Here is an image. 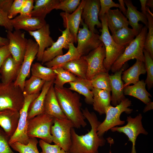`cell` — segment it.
I'll list each match as a JSON object with an SVG mask.
<instances>
[{
	"instance_id": "6da1fadb",
	"label": "cell",
	"mask_w": 153,
	"mask_h": 153,
	"mask_svg": "<svg viewBox=\"0 0 153 153\" xmlns=\"http://www.w3.org/2000/svg\"><path fill=\"white\" fill-rule=\"evenodd\" d=\"M83 115L87 119L91 127L90 130L84 135H79L74 128L71 130V144L69 153H98L99 147L105 145L106 140L103 137L99 136L97 128L101 122L95 114L90 112L86 107L81 109Z\"/></svg>"
},
{
	"instance_id": "7a4b0ae2",
	"label": "cell",
	"mask_w": 153,
	"mask_h": 153,
	"mask_svg": "<svg viewBox=\"0 0 153 153\" xmlns=\"http://www.w3.org/2000/svg\"><path fill=\"white\" fill-rule=\"evenodd\" d=\"M56 95L61 108L67 118L72 123L74 128L85 127L87 123L82 114L80 96L68 88L54 86Z\"/></svg>"
},
{
	"instance_id": "3957f363",
	"label": "cell",
	"mask_w": 153,
	"mask_h": 153,
	"mask_svg": "<svg viewBox=\"0 0 153 153\" xmlns=\"http://www.w3.org/2000/svg\"><path fill=\"white\" fill-rule=\"evenodd\" d=\"M148 27H143L141 31L125 48L122 54L114 62L110 70L112 73L119 70L128 61L136 59L144 62L143 50Z\"/></svg>"
},
{
	"instance_id": "277c9868",
	"label": "cell",
	"mask_w": 153,
	"mask_h": 153,
	"mask_svg": "<svg viewBox=\"0 0 153 153\" xmlns=\"http://www.w3.org/2000/svg\"><path fill=\"white\" fill-rule=\"evenodd\" d=\"M102 27L99 29L101 34L99 39L103 44L106 51V57L103 64L108 71L114 62L119 58L124 51L126 47L118 44L113 40L108 28L105 15L99 17Z\"/></svg>"
},
{
	"instance_id": "5b68a950",
	"label": "cell",
	"mask_w": 153,
	"mask_h": 153,
	"mask_svg": "<svg viewBox=\"0 0 153 153\" xmlns=\"http://www.w3.org/2000/svg\"><path fill=\"white\" fill-rule=\"evenodd\" d=\"M131 104V101L125 98L115 107L111 105L108 106L105 110V118L97 128L98 135L103 137L104 133L112 128L124 124L125 121L120 119V116L124 112L127 114L131 113L133 109L129 108Z\"/></svg>"
},
{
	"instance_id": "8992f818",
	"label": "cell",
	"mask_w": 153,
	"mask_h": 153,
	"mask_svg": "<svg viewBox=\"0 0 153 153\" xmlns=\"http://www.w3.org/2000/svg\"><path fill=\"white\" fill-rule=\"evenodd\" d=\"M24 99L22 90L14 85V82H0V110L9 109L19 112Z\"/></svg>"
},
{
	"instance_id": "52a82bcc",
	"label": "cell",
	"mask_w": 153,
	"mask_h": 153,
	"mask_svg": "<svg viewBox=\"0 0 153 153\" xmlns=\"http://www.w3.org/2000/svg\"><path fill=\"white\" fill-rule=\"evenodd\" d=\"M54 118L44 113L28 120L27 134L29 138H38L46 142H52L51 128Z\"/></svg>"
},
{
	"instance_id": "ba28073f",
	"label": "cell",
	"mask_w": 153,
	"mask_h": 153,
	"mask_svg": "<svg viewBox=\"0 0 153 153\" xmlns=\"http://www.w3.org/2000/svg\"><path fill=\"white\" fill-rule=\"evenodd\" d=\"M40 93L24 96V103L19 111L20 116L18 127L14 134L9 138L8 142L10 145L16 142L26 145L28 143L29 138L27 134V118L29 109L31 103Z\"/></svg>"
},
{
	"instance_id": "9c48e42d",
	"label": "cell",
	"mask_w": 153,
	"mask_h": 153,
	"mask_svg": "<svg viewBox=\"0 0 153 153\" xmlns=\"http://www.w3.org/2000/svg\"><path fill=\"white\" fill-rule=\"evenodd\" d=\"M72 128H74L72 123L67 119L54 118L51 128L52 142L67 152H68L71 144V130Z\"/></svg>"
},
{
	"instance_id": "30bf717a",
	"label": "cell",
	"mask_w": 153,
	"mask_h": 153,
	"mask_svg": "<svg viewBox=\"0 0 153 153\" xmlns=\"http://www.w3.org/2000/svg\"><path fill=\"white\" fill-rule=\"evenodd\" d=\"M80 23L82 27L78 30L76 48L81 57L97 48L102 42L99 39L100 35L90 31L82 19Z\"/></svg>"
},
{
	"instance_id": "8fae6325",
	"label": "cell",
	"mask_w": 153,
	"mask_h": 153,
	"mask_svg": "<svg viewBox=\"0 0 153 153\" xmlns=\"http://www.w3.org/2000/svg\"><path fill=\"white\" fill-rule=\"evenodd\" d=\"M39 46L36 42L31 39L27 40V48L19 73L14 82V85L23 91L24 83L29 75L32 63L38 53Z\"/></svg>"
},
{
	"instance_id": "7c38bea8",
	"label": "cell",
	"mask_w": 153,
	"mask_h": 153,
	"mask_svg": "<svg viewBox=\"0 0 153 153\" xmlns=\"http://www.w3.org/2000/svg\"><path fill=\"white\" fill-rule=\"evenodd\" d=\"M142 116L139 114L135 118L129 116L127 117V124L121 127H115L110 129L112 132L117 131L124 133L131 142L132 146L130 153H137L135 145L137 137L140 134L147 135L148 133L143 128L142 122Z\"/></svg>"
},
{
	"instance_id": "4fadbf2b",
	"label": "cell",
	"mask_w": 153,
	"mask_h": 153,
	"mask_svg": "<svg viewBox=\"0 0 153 153\" xmlns=\"http://www.w3.org/2000/svg\"><path fill=\"white\" fill-rule=\"evenodd\" d=\"M106 55L105 48L102 42L97 48L87 55L81 56L86 61L88 64L86 79L90 80L99 73L109 72L105 68L103 64Z\"/></svg>"
},
{
	"instance_id": "5bb4252c",
	"label": "cell",
	"mask_w": 153,
	"mask_h": 153,
	"mask_svg": "<svg viewBox=\"0 0 153 153\" xmlns=\"http://www.w3.org/2000/svg\"><path fill=\"white\" fill-rule=\"evenodd\" d=\"M7 38L9 40L8 47L11 55L18 64L21 65L26 50L27 40L25 33L20 30L13 32L7 31Z\"/></svg>"
},
{
	"instance_id": "9a60e30c",
	"label": "cell",
	"mask_w": 153,
	"mask_h": 153,
	"mask_svg": "<svg viewBox=\"0 0 153 153\" xmlns=\"http://www.w3.org/2000/svg\"><path fill=\"white\" fill-rule=\"evenodd\" d=\"M63 30H61L62 35L59 37L57 41L54 42L50 47L44 51L41 61L42 63L49 61L58 56L63 54V49H68L69 44L71 42H76L69 31L66 27Z\"/></svg>"
},
{
	"instance_id": "2e32d148",
	"label": "cell",
	"mask_w": 153,
	"mask_h": 153,
	"mask_svg": "<svg viewBox=\"0 0 153 153\" xmlns=\"http://www.w3.org/2000/svg\"><path fill=\"white\" fill-rule=\"evenodd\" d=\"M100 9L99 0H86L82 14V19L89 29L92 32L98 34L95 29H101L102 24L99 20V14Z\"/></svg>"
},
{
	"instance_id": "e0dca14e",
	"label": "cell",
	"mask_w": 153,
	"mask_h": 153,
	"mask_svg": "<svg viewBox=\"0 0 153 153\" xmlns=\"http://www.w3.org/2000/svg\"><path fill=\"white\" fill-rule=\"evenodd\" d=\"M128 66L127 62L118 71L114 74L109 75L110 81L111 91V103L114 106L119 104L125 98L123 92V83L122 79V72Z\"/></svg>"
},
{
	"instance_id": "ac0fdd59",
	"label": "cell",
	"mask_w": 153,
	"mask_h": 153,
	"mask_svg": "<svg viewBox=\"0 0 153 153\" xmlns=\"http://www.w3.org/2000/svg\"><path fill=\"white\" fill-rule=\"evenodd\" d=\"M28 32L33 37L38 45V52L36 57L37 61H41L44 51L50 47L54 42L50 36L49 25L46 24L37 30Z\"/></svg>"
},
{
	"instance_id": "d6986e66",
	"label": "cell",
	"mask_w": 153,
	"mask_h": 153,
	"mask_svg": "<svg viewBox=\"0 0 153 153\" xmlns=\"http://www.w3.org/2000/svg\"><path fill=\"white\" fill-rule=\"evenodd\" d=\"M10 21L15 30L22 29L28 32L37 30L47 24L45 19L20 15L11 19Z\"/></svg>"
},
{
	"instance_id": "ffe728a7",
	"label": "cell",
	"mask_w": 153,
	"mask_h": 153,
	"mask_svg": "<svg viewBox=\"0 0 153 153\" xmlns=\"http://www.w3.org/2000/svg\"><path fill=\"white\" fill-rule=\"evenodd\" d=\"M86 0H82L76 10L71 14L61 12L60 15L62 18L65 28L68 27L77 42V36L82 20V14Z\"/></svg>"
},
{
	"instance_id": "44dd1931",
	"label": "cell",
	"mask_w": 153,
	"mask_h": 153,
	"mask_svg": "<svg viewBox=\"0 0 153 153\" xmlns=\"http://www.w3.org/2000/svg\"><path fill=\"white\" fill-rule=\"evenodd\" d=\"M19 112L11 109L0 110V127L10 138L16 131L18 127Z\"/></svg>"
},
{
	"instance_id": "7402d4cb",
	"label": "cell",
	"mask_w": 153,
	"mask_h": 153,
	"mask_svg": "<svg viewBox=\"0 0 153 153\" xmlns=\"http://www.w3.org/2000/svg\"><path fill=\"white\" fill-rule=\"evenodd\" d=\"M53 83L46 95L44 106V113L54 118L67 119L58 101Z\"/></svg>"
},
{
	"instance_id": "603a6c76",
	"label": "cell",
	"mask_w": 153,
	"mask_h": 153,
	"mask_svg": "<svg viewBox=\"0 0 153 153\" xmlns=\"http://www.w3.org/2000/svg\"><path fill=\"white\" fill-rule=\"evenodd\" d=\"M21 65L10 54L5 60L0 68V78L3 83L14 82L19 73Z\"/></svg>"
},
{
	"instance_id": "cb8c5ba5",
	"label": "cell",
	"mask_w": 153,
	"mask_h": 153,
	"mask_svg": "<svg viewBox=\"0 0 153 153\" xmlns=\"http://www.w3.org/2000/svg\"><path fill=\"white\" fill-rule=\"evenodd\" d=\"M124 1L127 7L125 16L128 20L129 24L139 33L143 27L142 24L139 23V21L148 27V22L146 17L137 10V8L133 5L131 0H124Z\"/></svg>"
},
{
	"instance_id": "d4e9b609",
	"label": "cell",
	"mask_w": 153,
	"mask_h": 153,
	"mask_svg": "<svg viewBox=\"0 0 153 153\" xmlns=\"http://www.w3.org/2000/svg\"><path fill=\"white\" fill-rule=\"evenodd\" d=\"M146 71L144 62L136 60L135 63L128 69L122 72V79L124 81L123 88L131 84H135L139 80V77L145 74Z\"/></svg>"
},
{
	"instance_id": "484cf974",
	"label": "cell",
	"mask_w": 153,
	"mask_h": 153,
	"mask_svg": "<svg viewBox=\"0 0 153 153\" xmlns=\"http://www.w3.org/2000/svg\"><path fill=\"white\" fill-rule=\"evenodd\" d=\"M105 16L108 28L112 34L129 25L127 18L118 8L110 9Z\"/></svg>"
},
{
	"instance_id": "4316f807",
	"label": "cell",
	"mask_w": 153,
	"mask_h": 153,
	"mask_svg": "<svg viewBox=\"0 0 153 153\" xmlns=\"http://www.w3.org/2000/svg\"><path fill=\"white\" fill-rule=\"evenodd\" d=\"M92 105L94 109L100 115L105 114L106 108L110 105V92L93 88Z\"/></svg>"
},
{
	"instance_id": "83f0119b",
	"label": "cell",
	"mask_w": 153,
	"mask_h": 153,
	"mask_svg": "<svg viewBox=\"0 0 153 153\" xmlns=\"http://www.w3.org/2000/svg\"><path fill=\"white\" fill-rule=\"evenodd\" d=\"M69 83V89L82 95L86 103L92 105L93 94L92 90L93 87L90 80L78 77L76 81Z\"/></svg>"
},
{
	"instance_id": "f1b7e54d",
	"label": "cell",
	"mask_w": 153,
	"mask_h": 153,
	"mask_svg": "<svg viewBox=\"0 0 153 153\" xmlns=\"http://www.w3.org/2000/svg\"><path fill=\"white\" fill-rule=\"evenodd\" d=\"M54 81L46 82L38 97L31 103L29 108L27 119L29 120L44 112L45 98Z\"/></svg>"
},
{
	"instance_id": "f546056e",
	"label": "cell",
	"mask_w": 153,
	"mask_h": 153,
	"mask_svg": "<svg viewBox=\"0 0 153 153\" xmlns=\"http://www.w3.org/2000/svg\"><path fill=\"white\" fill-rule=\"evenodd\" d=\"M146 84L143 80H139L131 86H128L123 88L125 95H128L136 98L146 105L151 101L149 97L151 95L147 91Z\"/></svg>"
},
{
	"instance_id": "4dcf8cb0",
	"label": "cell",
	"mask_w": 153,
	"mask_h": 153,
	"mask_svg": "<svg viewBox=\"0 0 153 153\" xmlns=\"http://www.w3.org/2000/svg\"><path fill=\"white\" fill-rule=\"evenodd\" d=\"M68 50L65 54L56 56L44 64L46 67L55 69L61 67L64 64L81 57L73 43H69Z\"/></svg>"
},
{
	"instance_id": "1f68e13d",
	"label": "cell",
	"mask_w": 153,
	"mask_h": 153,
	"mask_svg": "<svg viewBox=\"0 0 153 153\" xmlns=\"http://www.w3.org/2000/svg\"><path fill=\"white\" fill-rule=\"evenodd\" d=\"M60 0H35L31 16L45 19L46 15L56 8Z\"/></svg>"
},
{
	"instance_id": "d6a6232c",
	"label": "cell",
	"mask_w": 153,
	"mask_h": 153,
	"mask_svg": "<svg viewBox=\"0 0 153 153\" xmlns=\"http://www.w3.org/2000/svg\"><path fill=\"white\" fill-rule=\"evenodd\" d=\"M139 34L133 29L125 27L115 31L111 36L116 43L126 47Z\"/></svg>"
},
{
	"instance_id": "836d02e7",
	"label": "cell",
	"mask_w": 153,
	"mask_h": 153,
	"mask_svg": "<svg viewBox=\"0 0 153 153\" xmlns=\"http://www.w3.org/2000/svg\"><path fill=\"white\" fill-rule=\"evenodd\" d=\"M61 67L79 78L86 79L88 64L81 57L64 64Z\"/></svg>"
},
{
	"instance_id": "e575fe53",
	"label": "cell",
	"mask_w": 153,
	"mask_h": 153,
	"mask_svg": "<svg viewBox=\"0 0 153 153\" xmlns=\"http://www.w3.org/2000/svg\"><path fill=\"white\" fill-rule=\"evenodd\" d=\"M31 71L32 75L35 76L46 82L54 81L56 74L51 68L45 67L40 63L32 64Z\"/></svg>"
},
{
	"instance_id": "d590c367",
	"label": "cell",
	"mask_w": 153,
	"mask_h": 153,
	"mask_svg": "<svg viewBox=\"0 0 153 153\" xmlns=\"http://www.w3.org/2000/svg\"><path fill=\"white\" fill-rule=\"evenodd\" d=\"M53 69L56 74L53 83L57 87L62 88L65 84L75 82L78 79V77L62 67Z\"/></svg>"
},
{
	"instance_id": "8d00e7d4",
	"label": "cell",
	"mask_w": 153,
	"mask_h": 153,
	"mask_svg": "<svg viewBox=\"0 0 153 153\" xmlns=\"http://www.w3.org/2000/svg\"><path fill=\"white\" fill-rule=\"evenodd\" d=\"M46 81L32 75L24 82L23 92L24 96L40 92Z\"/></svg>"
},
{
	"instance_id": "74e56055",
	"label": "cell",
	"mask_w": 153,
	"mask_h": 153,
	"mask_svg": "<svg viewBox=\"0 0 153 153\" xmlns=\"http://www.w3.org/2000/svg\"><path fill=\"white\" fill-rule=\"evenodd\" d=\"M109 72H101L94 76L90 80L93 88L111 91Z\"/></svg>"
},
{
	"instance_id": "f35d334b",
	"label": "cell",
	"mask_w": 153,
	"mask_h": 153,
	"mask_svg": "<svg viewBox=\"0 0 153 153\" xmlns=\"http://www.w3.org/2000/svg\"><path fill=\"white\" fill-rule=\"evenodd\" d=\"M39 143L36 138H29L28 143L24 144L18 142H15L10 144L14 150L19 153H40L37 147Z\"/></svg>"
},
{
	"instance_id": "ab89813d",
	"label": "cell",
	"mask_w": 153,
	"mask_h": 153,
	"mask_svg": "<svg viewBox=\"0 0 153 153\" xmlns=\"http://www.w3.org/2000/svg\"><path fill=\"white\" fill-rule=\"evenodd\" d=\"M143 52L144 67L147 73V77L144 82L148 90H150L153 86V60L148 53L144 49Z\"/></svg>"
},
{
	"instance_id": "60d3db41",
	"label": "cell",
	"mask_w": 153,
	"mask_h": 153,
	"mask_svg": "<svg viewBox=\"0 0 153 153\" xmlns=\"http://www.w3.org/2000/svg\"><path fill=\"white\" fill-rule=\"evenodd\" d=\"M148 32L147 33L144 44V49L149 54L153 59V16L146 12Z\"/></svg>"
},
{
	"instance_id": "b9f144b4",
	"label": "cell",
	"mask_w": 153,
	"mask_h": 153,
	"mask_svg": "<svg viewBox=\"0 0 153 153\" xmlns=\"http://www.w3.org/2000/svg\"><path fill=\"white\" fill-rule=\"evenodd\" d=\"M80 0H62L55 8L61 10L66 13L71 14L74 12L79 5Z\"/></svg>"
},
{
	"instance_id": "7bdbcfd3",
	"label": "cell",
	"mask_w": 153,
	"mask_h": 153,
	"mask_svg": "<svg viewBox=\"0 0 153 153\" xmlns=\"http://www.w3.org/2000/svg\"><path fill=\"white\" fill-rule=\"evenodd\" d=\"M39 143L42 149L40 153H65L66 152L58 145L51 144L42 139L39 140Z\"/></svg>"
},
{
	"instance_id": "ee69618b",
	"label": "cell",
	"mask_w": 153,
	"mask_h": 153,
	"mask_svg": "<svg viewBox=\"0 0 153 153\" xmlns=\"http://www.w3.org/2000/svg\"><path fill=\"white\" fill-rule=\"evenodd\" d=\"M9 138L0 127V153H15L9 143Z\"/></svg>"
},
{
	"instance_id": "f6af8a7d",
	"label": "cell",
	"mask_w": 153,
	"mask_h": 153,
	"mask_svg": "<svg viewBox=\"0 0 153 153\" xmlns=\"http://www.w3.org/2000/svg\"><path fill=\"white\" fill-rule=\"evenodd\" d=\"M26 0H14L8 14V17L10 19L15 17L20 13L22 7Z\"/></svg>"
},
{
	"instance_id": "bcb514c9",
	"label": "cell",
	"mask_w": 153,
	"mask_h": 153,
	"mask_svg": "<svg viewBox=\"0 0 153 153\" xmlns=\"http://www.w3.org/2000/svg\"><path fill=\"white\" fill-rule=\"evenodd\" d=\"M100 9L99 14V17L103 16L113 7L119 8V3H115L112 0H99Z\"/></svg>"
},
{
	"instance_id": "7dc6e473",
	"label": "cell",
	"mask_w": 153,
	"mask_h": 153,
	"mask_svg": "<svg viewBox=\"0 0 153 153\" xmlns=\"http://www.w3.org/2000/svg\"><path fill=\"white\" fill-rule=\"evenodd\" d=\"M8 14L0 11V26L3 27L7 30L12 31L13 27Z\"/></svg>"
},
{
	"instance_id": "c3c4849f",
	"label": "cell",
	"mask_w": 153,
	"mask_h": 153,
	"mask_svg": "<svg viewBox=\"0 0 153 153\" xmlns=\"http://www.w3.org/2000/svg\"><path fill=\"white\" fill-rule=\"evenodd\" d=\"M34 2L33 0H26L20 11V15L31 16V14L34 8Z\"/></svg>"
},
{
	"instance_id": "681fc988",
	"label": "cell",
	"mask_w": 153,
	"mask_h": 153,
	"mask_svg": "<svg viewBox=\"0 0 153 153\" xmlns=\"http://www.w3.org/2000/svg\"><path fill=\"white\" fill-rule=\"evenodd\" d=\"M13 0H0V11L8 14Z\"/></svg>"
},
{
	"instance_id": "f907efd6",
	"label": "cell",
	"mask_w": 153,
	"mask_h": 153,
	"mask_svg": "<svg viewBox=\"0 0 153 153\" xmlns=\"http://www.w3.org/2000/svg\"><path fill=\"white\" fill-rule=\"evenodd\" d=\"M8 45L0 47V68L5 60L11 54Z\"/></svg>"
},
{
	"instance_id": "816d5d0a",
	"label": "cell",
	"mask_w": 153,
	"mask_h": 153,
	"mask_svg": "<svg viewBox=\"0 0 153 153\" xmlns=\"http://www.w3.org/2000/svg\"><path fill=\"white\" fill-rule=\"evenodd\" d=\"M120 7L119 10L124 15H126L127 11V9L126 8L125 4L123 0H118Z\"/></svg>"
},
{
	"instance_id": "f5cc1de1",
	"label": "cell",
	"mask_w": 153,
	"mask_h": 153,
	"mask_svg": "<svg viewBox=\"0 0 153 153\" xmlns=\"http://www.w3.org/2000/svg\"><path fill=\"white\" fill-rule=\"evenodd\" d=\"M147 0H140L141 7V12L144 15L146 16V3Z\"/></svg>"
},
{
	"instance_id": "db71d44e",
	"label": "cell",
	"mask_w": 153,
	"mask_h": 153,
	"mask_svg": "<svg viewBox=\"0 0 153 153\" xmlns=\"http://www.w3.org/2000/svg\"><path fill=\"white\" fill-rule=\"evenodd\" d=\"M9 40L7 38L0 36V47L8 44Z\"/></svg>"
},
{
	"instance_id": "11a10c76",
	"label": "cell",
	"mask_w": 153,
	"mask_h": 153,
	"mask_svg": "<svg viewBox=\"0 0 153 153\" xmlns=\"http://www.w3.org/2000/svg\"><path fill=\"white\" fill-rule=\"evenodd\" d=\"M153 102L151 101L146 104V106L144 107L143 111L146 112L148 110L153 109Z\"/></svg>"
},
{
	"instance_id": "9f6ffc18",
	"label": "cell",
	"mask_w": 153,
	"mask_h": 153,
	"mask_svg": "<svg viewBox=\"0 0 153 153\" xmlns=\"http://www.w3.org/2000/svg\"><path fill=\"white\" fill-rule=\"evenodd\" d=\"M146 6L148 7H150L151 8H153V0H147L146 3Z\"/></svg>"
},
{
	"instance_id": "6f0895ef",
	"label": "cell",
	"mask_w": 153,
	"mask_h": 153,
	"mask_svg": "<svg viewBox=\"0 0 153 153\" xmlns=\"http://www.w3.org/2000/svg\"><path fill=\"white\" fill-rule=\"evenodd\" d=\"M109 153H112V152L111 151H110Z\"/></svg>"
},
{
	"instance_id": "680465c9",
	"label": "cell",
	"mask_w": 153,
	"mask_h": 153,
	"mask_svg": "<svg viewBox=\"0 0 153 153\" xmlns=\"http://www.w3.org/2000/svg\"><path fill=\"white\" fill-rule=\"evenodd\" d=\"M65 153H69V152H65Z\"/></svg>"
},
{
	"instance_id": "91938a15",
	"label": "cell",
	"mask_w": 153,
	"mask_h": 153,
	"mask_svg": "<svg viewBox=\"0 0 153 153\" xmlns=\"http://www.w3.org/2000/svg\"></svg>"
}]
</instances>
